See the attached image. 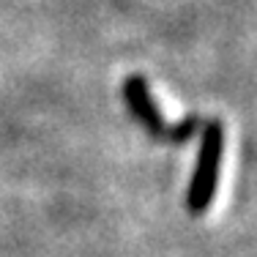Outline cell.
Wrapping results in <instances>:
<instances>
[{
	"label": "cell",
	"mask_w": 257,
	"mask_h": 257,
	"mask_svg": "<svg viewBox=\"0 0 257 257\" xmlns=\"http://www.w3.org/2000/svg\"><path fill=\"white\" fill-rule=\"evenodd\" d=\"M222 159H224V123L222 120H205L203 128H200L197 164H194L192 181H189L186 189V211L192 216H203L211 208L213 197H216Z\"/></svg>",
	"instance_id": "7a4b0ae2"
},
{
	"label": "cell",
	"mask_w": 257,
	"mask_h": 257,
	"mask_svg": "<svg viewBox=\"0 0 257 257\" xmlns=\"http://www.w3.org/2000/svg\"><path fill=\"white\" fill-rule=\"evenodd\" d=\"M123 101H126L128 112H132V118L145 128V134L159 140V143H167V145L186 143L205 123L203 118H194V115L186 118L183 123H167L156 99H154V93L148 88V79L143 74H132L123 79Z\"/></svg>",
	"instance_id": "6da1fadb"
}]
</instances>
